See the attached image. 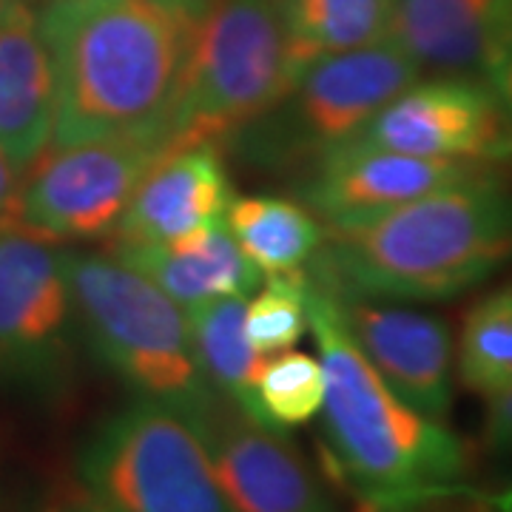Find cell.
<instances>
[{
  "instance_id": "obj_17",
  "label": "cell",
  "mask_w": 512,
  "mask_h": 512,
  "mask_svg": "<svg viewBox=\"0 0 512 512\" xmlns=\"http://www.w3.org/2000/svg\"><path fill=\"white\" fill-rule=\"evenodd\" d=\"M111 254L148 276L183 311L220 296L248 299L262 282V274L242 254L225 220L202 225L171 242L111 245Z\"/></svg>"
},
{
  "instance_id": "obj_2",
  "label": "cell",
  "mask_w": 512,
  "mask_h": 512,
  "mask_svg": "<svg viewBox=\"0 0 512 512\" xmlns=\"http://www.w3.org/2000/svg\"><path fill=\"white\" fill-rule=\"evenodd\" d=\"M512 262V191L495 174L330 228L308 274L370 299H453Z\"/></svg>"
},
{
  "instance_id": "obj_16",
  "label": "cell",
  "mask_w": 512,
  "mask_h": 512,
  "mask_svg": "<svg viewBox=\"0 0 512 512\" xmlns=\"http://www.w3.org/2000/svg\"><path fill=\"white\" fill-rule=\"evenodd\" d=\"M512 32V0H393L387 37L421 72L484 74Z\"/></svg>"
},
{
  "instance_id": "obj_6",
  "label": "cell",
  "mask_w": 512,
  "mask_h": 512,
  "mask_svg": "<svg viewBox=\"0 0 512 512\" xmlns=\"http://www.w3.org/2000/svg\"><path fill=\"white\" fill-rule=\"evenodd\" d=\"M421 77V69L384 37L362 49L313 60L251 126L234 134L259 165H313L353 143L379 111Z\"/></svg>"
},
{
  "instance_id": "obj_23",
  "label": "cell",
  "mask_w": 512,
  "mask_h": 512,
  "mask_svg": "<svg viewBox=\"0 0 512 512\" xmlns=\"http://www.w3.org/2000/svg\"><path fill=\"white\" fill-rule=\"evenodd\" d=\"M308 271L265 276L262 285L245 299V333L256 353L274 356L296 348L311 330L308 319Z\"/></svg>"
},
{
  "instance_id": "obj_9",
  "label": "cell",
  "mask_w": 512,
  "mask_h": 512,
  "mask_svg": "<svg viewBox=\"0 0 512 512\" xmlns=\"http://www.w3.org/2000/svg\"><path fill=\"white\" fill-rule=\"evenodd\" d=\"M74 305L63 248L0 228V387L55 390L74 362Z\"/></svg>"
},
{
  "instance_id": "obj_8",
  "label": "cell",
  "mask_w": 512,
  "mask_h": 512,
  "mask_svg": "<svg viewBox=\"0 0 512 512\" xmlns=\"http://www.w3.org/2000/svg\"><path fill=\"white\" fill-rule=\"evenodd\" d=\"M171 148L168 134H134L40 154L23 180V228L46 239L111 237L148 168Z\"/></svg>"
},
{
  "instance_id": "obj_14",
  "label": "cell",
  "mask_w": 512,
  "mask_h": 512,
  "mask_svg": "<svg viewBox=\"0 0 512 512\" xmlns=\"http://www.w3.org/2000/svg\"><path fill=\"white\" fill-rule=\"evenodd\" d=\"M231 202L234 185L214 143L171 148L137 185L111 245L180 239L225 220Z\"/></svg>"
},
{
  "instance_id": "obj_3",
  "label": "cell",
  "mask_w": 512,
  "mask_h": 512,
  "mask_svg": "<svg viewBox=\"0 0 512 512\" xmlns=\"http://www.w3.org/2000/svg\"><path fill=\"white\" fill-rule=\"evenodd\" d=\"M308 319L325 370L330 464L356 498L370 512H407L456 490L467 470L464 444L382 382L345 328L336 293L313 276Z\"/></svg>"
},
{
  "instance_id": "obj_7",
  "label": "cell",
  "mask_w": 512,
  "mask_h": 512,
  "mask_svg": "<svg viewBox=\"0 0 512 512\" xmlns=\"http://www.w3.org/2000/svg\"><path fill=\"white\" fill-rule=\"evenodd\" d=\"M77 470L109 512H231L197 421L154 399L97 424Z\"/></svg>"
},
{
  "instance_id": "obj_4",
  "label": "cell",
  "mask_w": 512,
  "mask_h": 512,
  "mask_svg": "<svg viewBox=\"0 0 512 512\" xmlns=\"http://www.w3.org/2000/svg\"><path fill=\"white\" fill-rule=\"evenodd\" d=\"M74 319L94 353L140 396L200 419L217 393L194 353L188 313L114 254L63 251Z\"/></svg>"
},
{
  "instance_id": "obj_19",
  "label": "cell",
  "mask_w": 512,
  "mask_h": 512,
  "mask_svg": "<svg viewBox=\"0 0 512 512\" xmlns=\"http://www.w3.org/2000/svg\"><path fill=\"white\" fill-rule=\"evenodd\" d=\"M393 0H282L291 80L313 60L387 37Z\"/></svg>"
},
{
  "instance_id": "obj_24",
  "label": "cell",
  "mask_w": 512,
  "mask_h": 512,
  "mask_svg": "<svg viewBox=\"0 0 512 512\" xmlns=\"http://www.w3.org/2000/svg\"><path fill=\"white\" fill-rule=\"evenodd\" d=\"M484 447L493 456L512 461V390L490 402L484 421Z\"/></svg>"
},
{
  "instance_id": "obj_26",
  "label": "cell",
  "mask_w": 512,
  "mask_h": 512,
  "mask_svg": "<svg viewBox=\"0 0 512 512\" xmlns=\"http://www.w3.org/2000/svg\"><path fill=\"white\" fill-rule=\"evenodd\" d=\"M484 80L490 83V89L498 97V103H501V109H504L512 126V32L504 37L498 52L490 57V63L484 69Z\"/></svg>"
},
{
  "instance_id": "obj_22",
  "label": "cell",
  "mask_w": 512,
  "mask_h": 512,
  "mask_svg": "<svg viewBox=\"0 0 512 512\" xmlns=\"http://www.w3.org/2000/svg\"><path fill=\"white\" fill-rule=\"evenodd\" d=\"M325 404L322 362L299 350L265 356L254 382L251 419L271 430H291L313 421Z\"/></svg>"
},
{
  "instance_id": "obj_11",
  "label": "cell",
  "mask_w": 512,
  "mask_h": 512,
  "mask_svg": "<svg viewBox=\"0 0 512 512\" xmlns=\"http://www.w3.org/2000/svg\"><path fill=\"white\" fill-rule=\"evenodd\" d=\"M336 302L353 342L382 382L421 416L444 419L453 404L456 373V345L447 322L356 293H336Z\"/></svg>"
},
{
  "instance_id": "obj_10",
  "label": "cell",
  "mask_w": 512,
  "mask_h": 512,
  "mask_svg": "<svg viewBox=\"0 0 512 512\" xmlns=\"http://www.w3.org/2000/svg\"><path fill=\"white\" fill-rule=\"evenodd\" d=\"M348 146L498 165L512 160V126L484 77L439 74L393 97Z\"/></svg>"
},
{
  "instance_id": "obj_13",
  "label": "cell",
  "mask_w": 512,
  "mask_h": 512,
  "mask_svg": "<svg viewBox=\"0 0 512 512\" xmlns=\"http://www.w3.org/2000/svg\"><path fill=\"white\" fill-rule=\"evenodd\" d=\"M484 174H495V165L342 146L313 165L311 177L302 185V197L319 220L330 228H342Z\"/></svg>"
},
{
  "instance_id": "obj_18",
  "label": "cell",
  "mask_w": 512,
  "mask_h": 512,
  "mask_svg": "<svg viewBox=\"0 0 512 512\" xmlns=\"http://www.w3.org/2000/svg\"><path fill=\"white\" fill-rule=\"evenodd\" d=\"M225 225L262 276L302 271L328 234L308 205L285 197H234Z\"/></svg>"
},
{
  "instance_id": "obj_20",
  "label": "cell",
  "mask_w": 512,
  "mask_h": 512,
  "mask_svg": "<svg viewBox=\"0 0 512 512\" xmlns=\"http://www.w3.org/2000/svg\"><path fill=\"white\" fill-rule=\"evenodd\" d=\"M185 313L208 387L251 419L254 382L265 356L256 353L245 333V299L220 296Z\"/></svg>"
},
{
  "instance_id": "obj_1",
  "label": "cell",
  "mask_w": 512,
  "mask_h": 512,
  "mask_svg": "<svg viewBox=\"0 0 512 512\" xmlns=\"http://www.w3.org/2000/svg\"><path fill=\"white\" fill-rule=\"evenodd\" d=\"M208 3L52 0L37 12L55 63V146L168 134Z\"/></svg>"
},
{
  "instance_id": "obj_15",
  "label": "cell",
  "mask_w": 512,
  "mask_h": 512,
  "mask_svg": "<svg viewBox=\"0 0 512 512\" xmlns=\"http://www.w3.org/2000/svg\"><path fill=\"white\" fill-rule=\"evenodd\" d=\"M55 63L40 15L23 0H0V151L32 165L55 131Z\"/></svg>"
},
{
  "instance_id": "obj_5",
  "label": "cell",
  "mask_w": 512,
  "mask_h": 512,
  "mask_svg": "<svg viewBox=\"0 0 512 512\" xmlns=\"http://www.w3.org/2000/svg\"><path fill=\"white\" fill-rule=\"evenodd\" d=\"M291 86L282 0H211L171 111L174 148L234 137Z\"/></svg>"
},
{
  "instance_id": "obj_25",
  "label": "cell",
  "mask_w": 512,
  "mask_h": 512,
  "mask_svg": "<svg viewBox=\"0 0 512 512\" xmlns=\"http://www.w3.org/2000/svg\"><path fill=\"white\" fill-rule=\"evenodd\" d=\"M20 197H23L20 168L0 151V228H23Z\"/></svg>"
},
{
  "instance_id": "obj_12",
  "label": "cell",
  "mask_w": 512,
  "mask_h": 512,
  "mask_svg": "<svg viewBox=\"0 0 512 512\" xmlns=\"http://www.w3.org/2000/svg\"><path fill=\"white\" fill-rule=\"evenodd\" d=\"M197 427L231 512H333L308 461L279 430L222 399Z\"/></svg>"
},
{
  "instance_id": "obj_21",
  "label": "cell",
  "mask_w": 512,
  "mask_h": 512,
  "mask_svg": "<svg viewBox=\"0 0 512 512\" xmlns=\"http://www.w3.org/2000/svg\"><path fill=\"white\" fill-rule=\"evenodd\" d=\"M456 373L458 382L487 402L512 390V279L481 296L464 316Z\"/></svg>"
},
{
  "instance_id": "obj_27",
  "label": "cell",
  "mask_w": 512,
  "mask_h": 512,
  "mask_svg": "<svg viewBox=\"0 0 512 512\" xmlns=\"http://www.w3.org/2000/svg\"><path fill=\"white\" fill-rule=\"evenodd\" d=\"M52 512H109L103 504H97L92 495H72L66 501H60Z\"/></svg>"
}]
</instances>
